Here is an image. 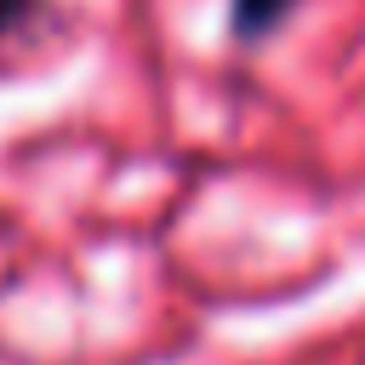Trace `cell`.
<instances>
[{
	"label": "cell",
	"mask_w": 365,
	"mask_h": 365,
	"mask_svg": "<svg viewBox=\"0 0 365 365\" xmlns=\"http://www.w3.org/2000/svg\"><path fill=\"white\" fill-rule=\"evenodd\" d=\"M302 0H228V34L234 46H262Z\"/></svg>",
	"instance_id": "1"
},
{
	"label": "cell",
	"mask_w": 365,
	"mask_h": 365,
	"mask_svg": "<svg viewBox=\"0 0 365 365\" xmlns=\"http://www.w3.org/2000/svg\"><path fill=\"white\" fill-rule=\"evenodd\" d=\"M23 11H29V0H0V34H6V29H11Z\"/></svg>",
	"instance_id": "2"
}]
</instances>
